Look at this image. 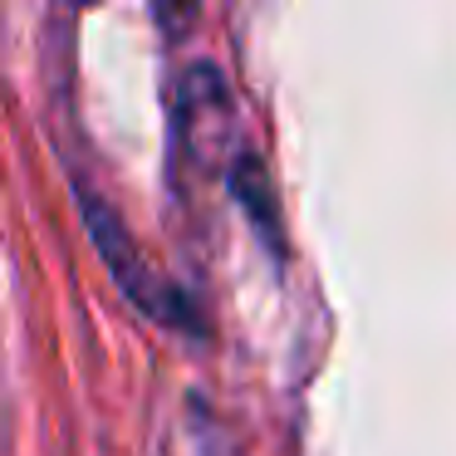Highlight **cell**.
<instances>
[{"label": "cell", "instance_id": "cell-2", "mask_svg": "<svg viewBox=\"0 0 456 456\" xmlns=\"http://www.w3.org/2000/svg\"><path fill=\"white\" fill-rule=\"evenodd\" d=\"M236 103H231V89L211 64L191 69L182 79V99H177V128L187 133V152L191 162L211 167L221 162V152H231L236 142Z\"/></svg>", "mask_w": 456, "mask_h": 456}, {"label": "cell", "instance_id": "cell-1", "mask_svg": "<svg viewBox=\"0 0 456 456\" xmlns=\"http://www.w3.org/2000/svg\"><path fill=\"white\" fill-rule=\"evenodd\" d=\"M74 201H79L84 226H89V236H94V246H99V256L109 260V270H113V280L123 285V295H128L133 305L142 309V314L162 319V324L191 329V319H187L191 305L182 299V289H172L162 275H152V265L142 260V250L133 246V236H128V226H123L118 211L103 207L99 191H89V187H74Z\"/></svg>", "mask_w": 456, "mask_h": 456}]
</instances>
